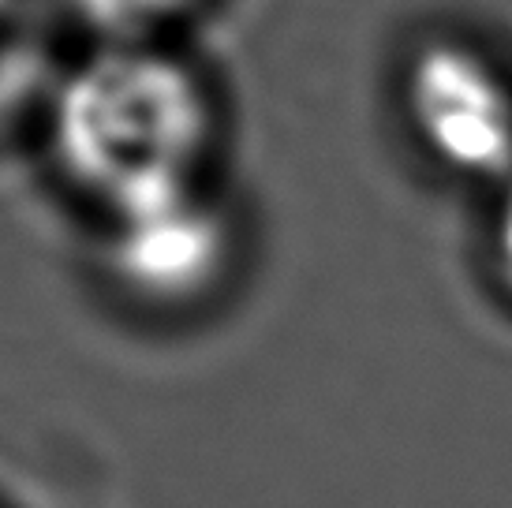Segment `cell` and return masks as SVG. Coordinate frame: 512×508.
Segmentation results:
<instances>
[{"mask_svg": "<svg viewBox=\"0 0 512 508\" xmlns=\"http://www.w3.org/2000/svg\"><path fill=\"white\" fill-rule=\"evenodd\" d=\"M49 142L79 195L131 221L199 198L217 142L214 90L165 38L98 42L57 86Z\"/></svg>", "mask_w": 512, "mask_h": 508, "instance_id": "6da1fadb", "label": "cell"}, {"mask_svg": "<svg viewBox=\"0 0 512 508\" xmlns=\"http://www.w3.org/2000/svg\"><path fill=\"white\" fill-rule=\"evenodd\" d=\"M415 139L456 176L512 180V83L468 38L434 34L404 64Z\"/></svg>", "mask_w": 512, "mask_h": 508, "instance_id": "7a4b0ae2", "label": "cell"}, {"mask_svg": "<svg viewBox=\"0 0 512 508\" xmlns=\"http://www.w3.org/2000/svg\"><path fill=\"white\" fill-rule=\"evenodd\" d=\"M206 4L210 0H57L60 12L72 15L98 42L165 38Z\"/></svg>", "mask_w": 512, "mask_h": 508, "instance_id": "3957f363", "label": "cell"}, {"mask_svg": "<svg viewBox=\"0 0 512 508\" xmlns=\"http://www.w3.org/2000/svg\"><path fill=\"white\" fill-rule=\"evenodd\" d=\"M490 258L501 281V292L512 299V180L501 191V202L494 210V232H490Z\"/></svg>", "mask_w": 512, "mask_h": 508, "instance_id": "277c9868", "label": "cell"}]
</instances>
